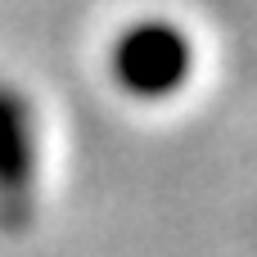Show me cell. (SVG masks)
I'll return each mask as SVG.
<instances>
[{"label": "cell", "instance_id": "6da1fadb", "mask_svg": "<svg viewBox=\"0 0 257 257\" xmlns=\"http://www.w3.org/2000/svg\"><path fill=\"white\" fill-rule=\"evenodd\" d=\"M113 72L122 77V86L140 90V95H154V90H172L185 72V41L172 32V27H131L122 32L117 41V54H113Z\"/></svg>", "mask_w": 257, "mask_h": 257}]
</instances>
